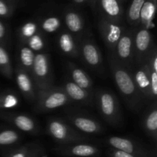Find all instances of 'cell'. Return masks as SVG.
Masks as SVG:
<instances>
[{
  "label": "cell",
  "instance_id": "1",
  "mask_svg": "<svg viewBox=\"0 0 157 157\" xmlns=\"http://www.w3.org/2000/svg\"><path fill=\"white\" fill-rule=\"evenodd\" d=\"M107 60L112 78L123 100L130 110L137 113L145 101L136 88L132 70L121 64L112 54L108 53Z\"/></svg>",
  "mask_w": 157,
  "mask_h": 157
},
{
  "label": "cell",
  "instance_id": "2",
  "mask_svg": "<svg viewBox=\"0 0 157 157\" xmlns=\"http://www.w3.org/2000/svg\"><path fill=\"white\" fill-rule=\"evenodd\" d=\"M94 104L103 119L112 127H120L123 116L119 101L110 90L99 88L94 92Z\"/></svg>",
  "mask_w": 157,
  "mask_h": 157
},
{
  "label": "cell",
  "instance_id": "3",
  "mask_svg": "<svg viewBox=\"0 0 157 157\" xmlns=\"http://www.w3.org/2000/svg\"><path fill=\"white\" fill-rule=\"evenodd\" d=\"M48 134L62 144L84 142L88 136L74 128L66 120L60 117H49L46 122Z\"/></svg>",
  "mask_w": 157,
  "mask_h": 157
},
{
  "label": "cell",
  "instance_id": "4",
  "mask_svg": "<svg viewBox=\"0 0 157 157\" xmlns=\"http://www.w3.org/2000/svg\"><path fill=\"white\" fill-rule=\"evenodd\" d=\"M78 43L79 58L83 62L94 71L104 75L105 69L103 55L90 32L86 30Z\"/></svg>",
  "mask_w": 157,
  "mask_h": 157
},
{
  "label": "cell",
  "instance_id": "5",
  "mask_svg": "<svg viewBox=\"0 0 157 157\" xmlns=\"http://www.w3.org/2000/svg\"><path fill=\"white\" fill-rule=\"evenodd\" d=\"M71 103L62 87L52 86L43 90H38L35 101V110L37 113H47Z\"/></svg>",
  "mask_w": 157,
  "mask_h": 157
},
{
  "label": "cell",
  "instance_id": "6",
  "mask_svg": "<svg viewBox=\"0 0 157 157\" xmlns=\"http://www.w3.org/2000/svg\"><path fill=\"white\" fill-rule=\"evenodd\" d=\"M30 74L38 90L53 86V75L49 54L46 52L36 54Z\"/></svg>",
  "mask_w": 157,
  "mask_h": 157
},
{
  "label": "cell",
  "instance_id": "7",
  "mask_svg": "<svg viewBox=\"0 0 157 157\" xmlns=\"http://www.w3.org/2000/svg\"><path fill=\"white\" fill-rule=\"evenodd\" d=\"M136 28L127 27L112 54L121 64L133 71L134 63V36Z\"/></svg>",
  "mask_w": 157,
  "mask_h": 157
},
{
  "label": "cell",
  "instance_id": "8",
  "mask_svg": "<svg viewBox=\"0 0 157 157\" xmlns=\"http://www.w3.org/2000/svg\"><path fill=\"white\" fill-rule=\"evenodd\" d=\"M80 133L85 135H98L104 131L101 123L90 115L70 109L65 112V119Z\"/></svg>",
  "mask_w": 157,
  "mask_h": 157
},
{
  "label": "cell",
  "instance_id": "9",
  "mask_svg": "<svg viewBox=\"0 0 157 157\" xmlns=\"http://www.w3.org/2000/svg\"><path fill=\"white\" fill-rule=\"evenodd\" d=\"M156 46L151 31L142 27L136 29L134 36L135 67L144 64L149 55Z\"/></svg>",
  "mask_w": 157,
  "mask_h": 157
},
{
  "label": "cell",
  "instance_id": "10",
  "mask_svg": "<svg viewBox=\"0 0 157 157\" xmlns=\"http://www.w3.org/2000/svg\"><path fill=\"white\" fill-rule=\"evenodd\" d=\"M98 32L104 44L108 49V53L113 54L118 41L124 33L127 26L124 23H116L99 18L98 20Z\"/></svg>",
  "mask_w": 157,
  "mask_h": 157
},
{
  "label": "cell",
  "instance_id": "11",
  "mask_svg": "<svg viewBox=\"0 0 157 157\" xmlns=\"http://www.w3.org/2000/svg\"><path fill=\"white\" fill-rule=\"evenodd\" d=\"M0 119L13 126L18 131L37 135L41 132L38 122L25 113L0 110Z\"/></svg>",
  "mask_w": 157,
  "mask_h": 157
},
{
  "label": "cell",
  "instance_id": "12",
  "mask_svg": "<svg viewBox=\"0 0 157 157\" xmlns=\"http://www.w3.org/2000/svg\"><path fill=\"white\" fill-rule=\"evenodd\" d=\"M62 21L68 31L78 41L85 32V20L79 11L73 7H66L62 12Z\"/></svg>",
  "mask_w": 157,
  "mask_h": 157
},
{
  "label": "cell",
  "instance_id": "13",
  "mask_svg": "<svg viewBox=\"0 0 157 157\" xmlns=\"http://www.w3.org/2000/svg\"><path fill=\"white\" fill-rule=\"evenodd\" d=\"M100 18L116 23H123L124 9L123 3L119 0H98L96 9Z\"/></svg>",
  "mask_w": 157,
  "mask_h": 157
},
{
  "label": "cell",
  "instance_id": "14",
  "mask_svg": "<svg viewBox=\"0 0 157 157\" xmlns=\"http://www.w3.org/2000/svg\"><path fill=\"white\" fill-rule=\"evenodd\" d=\"M14 76L17 86L25 98L29 102L35 103L38 88L31 76L30 72L16 65L14 69Z\"/></svg>",
  "mask_w": 157,
  "mask_h": 157
},
{
  "label": "cell",
  "instance_id": "15",
  "mask_svg": "<svg viewBox=\"0 0 157 157\" xmlns=\"http://www.w3.org/2000/svg\"><path fill=\"white\" fill-rule=\"evenodd\" d=\"M61 87L71 103L88 107H92L94 104V98L89 94L85 90L77 85L68 77L64 79Z\"/></svg>",
  "mask_w": 157,
  "mask_h": 157
},
{
  "label": "cell",
  "instance_id": "16",
  "mask_svg": "<svg viewBox=\"0 0 157 157\" xmlns=\"http://www.w3.org/2000/svg\"><path fill=\"white\" fill-rule=\"evenodd\" d=\"M150 69L146 63L140 66H136L134 67V71H132L133 73V80L136 88L139 90L140 94L142 96L144 101H156L153 98V95L150 90Z\"/></svg>",
  "mask_w": 157,
  "mask_h": 157
},
{
  "label": "cell",
  "instance_id": "17",
  "mask_svg": "<svg viewBox=\"0 0 157 157\" xmlns=\"http://www.w3.org/2000/svg\"><path fill=\"white\" fill-rule=\"evenodd\" d=\"M67 70L68 72V78L77 85L85 90L89 94L94 98L95 90L94 88V83L88 74L71 61L67 63Z\"/></svg>",
  "mask_w": 157,
  "mask_h": 157
},
{
  "label": "cell",
  "instance_id": "18",
  "mask_svg": "<svg viewBox=\"0 0 157 157\" xmlns=\"http://www.w3.org/2000/svg\"><path fill=\"white\" fill-rule=\"evenodd\" d=\"M57 44L61 53L69 58H79V43L66 29H61L57 35Z\"/></svg>",
  "mask_w": 157,
  "mask_h": 157
},
{
  "label": "cell",
  "instance_id": "19",
  "mask_svg": "<svg viewBox=\"0 0 157 157\" xmlns=\"http://www.w3.org/2000/svg\"><path fill=\"white\" fill-rule=\"evenodd\" d=\"M142 127L144 132L153 140L157 139V104L156 101H152L143 114Z\"/></svg>",
  "mask_w": 157,
  "mask_h": 157
},
{
  "label": "cell",
  "instance_id": "20",
  "mask_svg": "<svg viewBox=\"0 0 157 157\" xmlns=\"http://www.w3.org/2000/svg\"><path fill=\"white\" fill-rule=\"evenodd\" d=\"M107 143L113 147V149L135 156V153H142L144 151V148L139 145L137 143L129 138L123 136H112L107 138Z\"/></svg>",
  "mask_w": 157,
  "mask_h": 157
},
{
  "label": "cell",
  "instance_id": "21",
  "mask_svg": "<svg viewBox=\"0 0 157 157\" xmlns=\"http://www.w3.org/2000/svg\"><path fill=\"white\" fill-rule=\"evenodd\" d=\"M37 21L40 31L44 35L57 33L62 26V18L56 14H48Z\"/></svg>",
  "mask_w": 157,
  "mask_h": 157
},
{
  "label": "cell",
  "instance_id": "22",
  "mask_svg": "<svg viewBox=\"0 0 157 157\" xmlns=\"http://www.w3.org/2000/svg\"><path fill=\"white\" fill-rule=\"evenodd\" d=\"M157 0H145L141 9L140 17V27L151 30L154 28Z\"/></svg>",
  "mask_w": 157,
  "mask_h": 157
},
{
  "label": "cell",
  "instance_id": "23",
  "mask_svg": "<svg viewBox=\"0 0 157 157\" xmlns=\"http://www.w3.org/2000/svg\"><path fill=\"white\" fill-rule=\"evenodd\" d=\"M62 150L70 155L78 157L92 156L98 152V149L95 146L84 144V142L65 144V147H62Z\"/></svg>",
  "mask_w": 157,
  "mask_h": 157
},
{
  "label": "cell",
  "instance_id": "24",
  "mask_svg": "<svg viewBox=\"0 0 157 157\" xmlns=\"http://www.w3.org/2000/svg\"><path fill=\"white\" fill-rule=\"evenodd\" d=\"M36 53L34 52L32 49L29 48L27 45L20 43L18 44V50H17V65L21 68L30 72L35 61Z\"/></svg>",
  "mask_w": 157,
  "mask_h": 157
},
{
  "label": "cell",
  "instance_id": "25",
  "mask_svg": "<svg viewBox=\"0 0 157 157\" xmlns=\"http://www.w3.org/2000/svg\"><path fill=\"white\" fill-rule=\"evenodd\" d=\"M145 0H132L124 15V18L130 27L137 28L140 26V17L141 9Z\"/></svg>",
  "mask_w": 157,
  "mask_h": 157
},
{
  "label": "cell",
  "instance_id": "26",
  "mask_svg": "<svg viewBox=\"0 0 157 157\" xmlns=\"http://www.w3.org/2000/svg\"><path fill=\"white\" fill-rule=\"evenodd\" d=\"M19 104V97L13 90L7 89L0 93V110L9 111L18 107Z\"/></svg>",
  "mask_w": 157,
  "mask_h": 157
},
{
  "label": "cell",
  "instance_id": "27",
  "mask_svg": "<svg viewBox=\"0 0 157 157\" xmlns=\"http://www.w3.org/2000/svg\"><path fill=\"white\" fill-rule=\"evenodd\" d=\"M40 32L37 19L28 20L21 25L18 30V36L20 43H24L29 38Z\"/></svg>",
  "mask_w": 157,
  "mask_h": 157
},
{
  "label": "cell",
  "instance_id": "28",
  "mask_svg": "<svg viewBox=\"0 0 157 157\" xmlns=\"http://www.w3.org/2000/svg\"><path fill=\"white\" fill-rule=\"evenodd\" d=\"M0 73L9 80L14 78V67L6 48L0 45Z\"/></svg>",
  "mask_w": 157,
  "mask_h": 157
},
{
  "label": "cell",
  "instance_id": "29",
  "mask_svg": "<svg viewBox=\"0 0 157 157\" xmlns=\"http://www.w3.org/2000/svg\"><path fill=\"white\" fill-rule=\"evenodd\" d=\"M22 137L21 132L13 128H0V147L11 146L19 142Z\"/></svg>",
  "mask_w": 157,
  "mask_h": 157
},
{
  "label": "cell",
  "instance_id": "30",
  "mask_svg": "<svg viewBox=\"0 0 157 157\" xmlns=\"http://www.w3.org/2000/svg\"><path fill=\"white\" fill-rule=\"evenodd\" d=\"M22 44H25L30 49H32L35 53H40L44 52V49L46 48L47 43H46V37L42 32L40 31L35 35L31 37L30 38L25 41Z\"/></svg>",
  "mask_w": 157,
  "mask_h": 157
},
{
  "label": "cell",
  "instance_id": "31",
  "mask_svg": "<svg viewBox=\"0 0 157 157\" xmlns=\"http://www.w3.org/2000/svg\"><path fill=\"white\" fill-rule=\"evenodd\" d=\"M15 7L14 2L0 0V18H10L13 15Z\"/></svg>",
  "mask_w": 157,
  "mask_h": 157
},
{
  "label": "cell",
  "instance_id": "32",
  "mask_svg": "<svg viewBox=\"0 0 157 157\" xmlns=\"http://www.w3.org/2000/svg\"><path fill=\"white\" fill-rule=\"evenodd\" d=\"M9 29L6 23L0 18V45L6 48L9 44Z\"/></svg>",
  "mask_w": 157,
  "mask_h": 157
},
{
  "label": "cell",
  "instance_id": "33",
  "mask_svg": "<svg viewBox=\"0 0 157 157\" xmlns=\"http://www.w3.org/2000/svg\"><path fill=\"white\" fill-rule=\"evenodd\" d=\"M146 64L148 66L149 68L157 72V48L156 45L155 46L149 55Z\"/></svg>",
  "mask_w": 157,
  "mask_h": 157
},
{
  "label": "cell",
  "instance_id": "34",
  "mask_svg": "<svg viewBox=\"0 0 157 157\" xmlns=\"http://www.w3.org/2000/svg\"><path fill=\"white\" fill-rule=\"evenodd\" d=\"M149 74H150V90H151V94H152V95H153V98H154L155 100H156V97H157V72L151 70V69H150Z\"/></svg>",
  "mask_w": 157,
  "mask_h": 157
},
{
  "label": "cell",
  "instance_id": "35",
  "mask_svg": "<svg viewBox=\"0 0 157 157\" xmlns=\"http://www.w3.org/2000/svg\"><path fill=\"white\" fill-rule=\"evenodd\" d=\"M29 150V147H22L18 149L15 153L12 154L10 157H26V153Z\"/></svg>",
  "mask_w": 157,
  "mask_h": 157
},
{
  "label": "cell",
  "instance_id": "36",
  "mask_svg": "<svg viewBox=\"0 0 157 157\" xmlns=\"http://www.w3.org/2000/svg\"><path fill=\"white\" fill-rule=\"evenodd\" d=\"M113 157H136L130 153H125V152L121 151V150H113Z\"/></svg>",
  "mask_w": 157,
  "mask_h": 157
},
{
  "label": "cell",
  "instance_id": "37",
  "mask_svg": "<svg viewBox=\"0 0 157 157\" xmlns=\"http://www.w3.org/2000/svg\"><path fill=\"white\" fill-rule=\"evenodd\" d=\"M97 2H98V0H87V4L93 10H95V9H96Z\"/></svg>",
  "mask_w": 157,
  "mask_h": 157
},
{
  "label": "cell",
  "instance_id": "38",
  "mask_svg": "<svg viewBox=\"0 0 157 157\" xmlns=\"http://www.w3.org/2000/svg\"><path fill=\"white\" fill-rule=\"evenodd\" d=\"M72 2L78 6H84V4L87 3V0H72Z\"/></svg>",
  "mask_w": 157,
  "mask_h": 157
},
{
  "label": "cell",
  "instance_id": "39",
  "mask_svg": "<svg viewBox=\"0 0 157 157\" xmlns=\"http://www.w3.org/2000/svg\"><path fill=\"white\" fill-rule=\"evenodd\" d=\"M119 1H120V2H121L124 3V2H125V1H126V0H119Z\"/></svg>",
  "mask_w": 157,
  "mask_h": 157
},
{
  "label": "cell",
  "instance_id": "40",
  "mask_svg": "<svg viewBox=\"0 0 157 157\" xmlns=\"http://www.w3.org/2000/svg\"><path fill=\"white\" fill-rule=\"evenodd\" d=\"M7 1H10V2H14L15 0H7Z\"/></svg>",
  "mask_w": 157,
  "mask_h": 157
},
{
  "label": "cell",
  "instance_id": "41",
  "mask_svg": "<svg viewBox=\"0 0 157 157\" xmlns=\"http://www.w3.org/2000/svg\"></svg>",
  "mask_w": 157,
  "mask_h": 157
}]
</instances>
